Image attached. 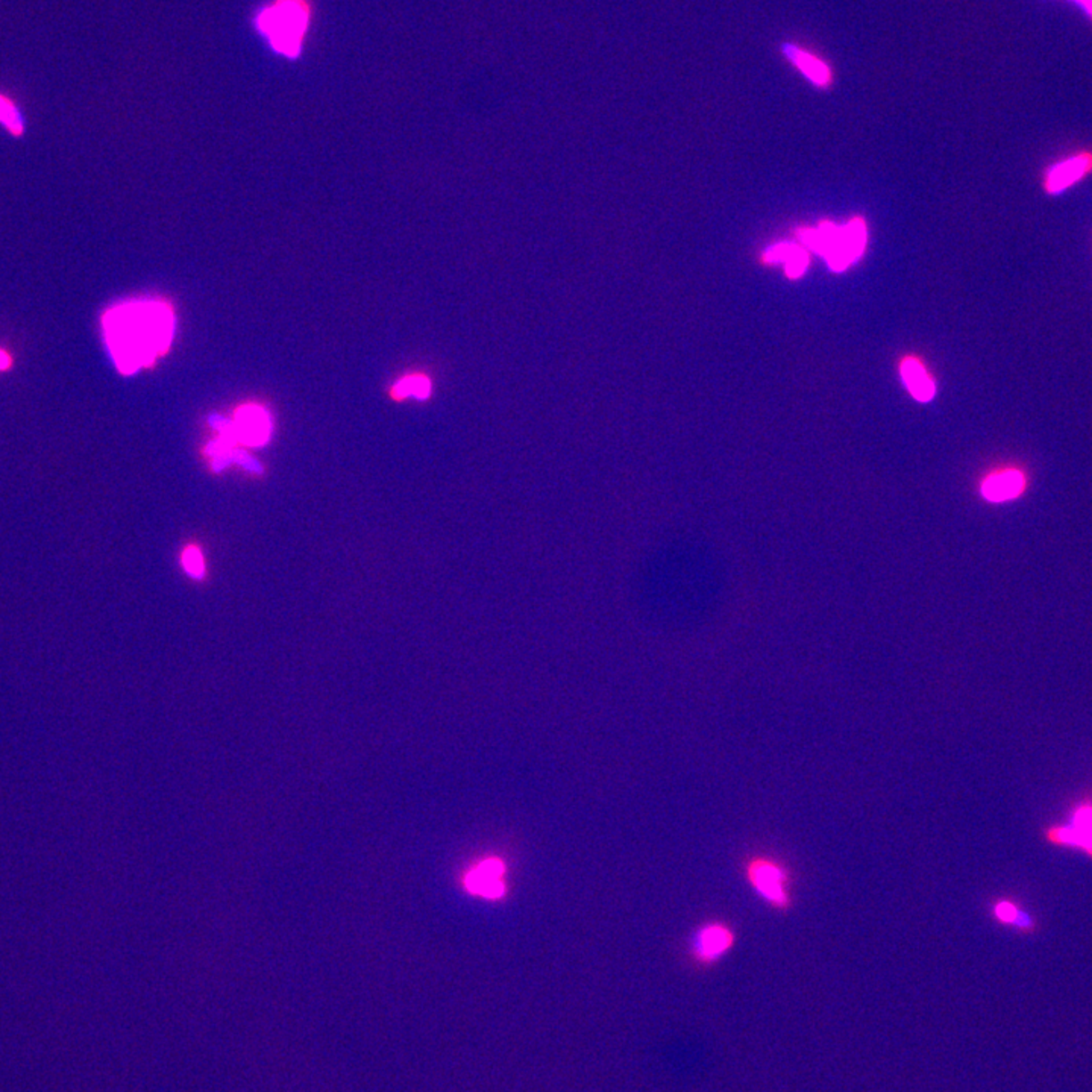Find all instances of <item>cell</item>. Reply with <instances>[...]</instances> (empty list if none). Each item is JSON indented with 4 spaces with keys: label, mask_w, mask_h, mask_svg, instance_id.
Listing matches in <instances>:
<instances>
[{
    "label": "cell",
    "mask_w": 1092,
    "mask_h": 1092,
    "mask_svg": "<svg viewBox=\"0 0 1092 1092\" xmlns=\"http://www.w3.org/2000/svg\"><path fill=\"white\" fill-rule=\"evenodd\" d=\"M102 326L114 365L123 375H133L168 354L175 333V315L172 307L163 300H129L110 308L103 315Z\"/></svg>",
    "instance_id": "1"
},
{
    "label": "cell",
    "mask_w": 1092,
    "mask_h": 1092,
    "mask_svg": "<svg viewBox=\"0 0 1092 1092\" xmlns=\"http://www.w3.org/2000/svg\"><path fill=\"white\" fill-rule=\"evenodd\" d=\"M315 17L311 0H272L254 17L255 31L265 38L270 51L289 62L304 52L307 34Z\"/></svg>",
    "instance_id": "2"
},
{
    "label": "cell",
    "mask_w": 1092,
    "mask_h": 1092,
    "mask_svg": "<svg viewBox=\"0 0 1092 1092\" xmlns=\"http://www.w3.org/2000/svg\"><path fill=\"white\" fill-rule=\"evenodd\" d=\"M800 239L810 250L823 255L833 270H843L864 252L866 243V229L862 220H853L845 226L821 224L817 229H804Z\"/></svg>",
    "instance_id": "3"
},
{
    "label": "cell",
    "mask_w": 1092,
    "mask_h": 1092,
    "mask_svg": "<svg viewBox=\"0 0 1092 1092\" xmlns=\"http://www.w3.org/2000/svg\"><path fill=\"white\" fill-rule=\"evenodd\" d=\"M743 877L769 909L780 914H788L792 909V873L777 858L768 854L748 858L743 864Z\"/></svg>",
    "instance_id": "4"
},
{
    "label": "cell",
    "mask_w": 1092,
    "mask_h": 1092,
    "mask_svg": "<svg viewBox=\"0 0 1092 1092\" xmlns=\"http://www.w3.org/2000/svg\"><path fill=\"white\" fill-rule=\"evenodd\" d=\"M1092 175V151L1082 149L1053 161L1042 173V190L1048 196H1061Z\"/></svg>",
    "instance_id": "5"
},
{
    "label": "cell",
    "mask_w": 1092,
    "mask_h": 1092,
    "mask_svg": "<svg viewBox=\"0 0 1092 1092\" xmlns=\"http://www.w3.org/2000/svg\"><path fill=\"white\" fill-rule=\"evenodd\" d=\"M736 944V932L726 921H710L692 935L691 956L702 965H713Z\"/></svg>",
    "instance_id": "6"
},
{
    "label": "cell",
    "mask_w": 1092,
    "mask_h": 1092,
    "mask_svg": "<svg viewBox=\"0 0 1092 1092\" xmlns=\"http://www.w3.org/2000/svg\"><path fill=\"white\" fill-rule=\"evenodd\" d=\"M505 873L507 866L499 858L478 860L463 875V890L473 897L498 901L507 895Z\"/></svg>",
    "instance_id": "7"
},
{
    "label": "cell",
    "mask_w": 1092,
    "mask_h": 1092,
    "mask_svg": "<svg viewBox=\"0 0 1092 1092\" xmlns=\"http://www.w3.org/2000/svg\"><path fill=\"white\" fill-rule=\"evenodd\" d=\"M237 442L246 447H263L270 437V419L265 408L259 406H240L231 422Z\"/></svg>",
    "instance_id": "8"
},
{
    "label": "cell",
    "mask_w": 1092,
    "mask_h": 1092,
    "mask_svg": "<svg viewBox=\"0 0 1092 1092\" xmlns=\"http://www.w3.org/2000/svg\"><path fill=\"white\" fill-rule=\"evenodd\" d=\"M1047 839L1057 845L1079 847L1092 856V806L1077 809L1071 825L1048 830Z\"/></svg>",
    "instance_id": "9"
},
{
    "label": "cell",
    "mask_w": 1092,
    "mask_h": 1092,
    "mask_svg": "<svg viewBox=\"0 0 1092 1092\" xmlns=\"http://www.w3.org/2000/svg\"><path fill=\"white\" fill-rule=\"evenodd\" d=\"M783 53L786 56V60L815 86H827L832 82L830 67L812 52L789 43L783 46Z\"/></svg>",
    "instance_id": "10"
},
{
    "label": "cell",
    "mask_w": 1092,
    "mask_h": 1092,
    "mask_svg": "<svg viewBox=\"0 0 1092 1092\" xmlns=\"http://www.w3.org/2000/svg\"><path fill=\"white\" fill-rule=\"evenodd\" d=\"M1022 489H1024V478L1022 473L1007 471V472L997 473L988 478L983 483L981 493L988 501L1001 503V501L1016 498L1022 492Z\"/></svg>",
    "instance_id": "11"
},
{
    "label": "cell",
    "mask_w": 1092,
    "mask_h": 1092,
    "mask_svg": "<svg viewBox=\"0 0 1092 1092\" xmlns=\"http://www.w3.org/2000/svg\"><path fill=\"white\" fill-rule=\"evenodd\" d=\"M901 375L916 401L927 402L935 397V384L930 380L924 367L921 366L918 361H905L901 366Z\"/></svg>",
    "instance_id": "12"
},
{
    "label": "cell",
    "mask_w": 1092,
    "mask_h": 1092,
    "mask_svg": "<svg viewBox=\"0 0 1092 1092\" xmlns=\"http://www.w3.org/2000/svg\"><path fill=\"white\" fill-rule=\"evenodd\" d=\"M765 259L768 263H784L791 278L801 276L809 265L808 254L795 244H777L768 250Z\"/></svg>",
    "instance_id": "13"
},
{
    "label": "cell",
    "mask_w": 1092,
    "mask_h": 1092,
    "mask_svg": "<svg viewBox=\"0 0 1092 1092\" xmlns=\"http://www.w3.org/2000/svg\"><path fill=\"white\" fill-rule=\"evenodd\" d=\"M431 380L423 374H410L399 378L390 389V398L393 401H404L406 398H415L425 401L431 395Z\"/></svg>",
    "instance_id": "14"
},
{
    "label": "cell",
    "mask_w": 1092,
    "mask_h": 1092,
    "mask_svg": "<svg viewBox=\"0 0 1092 1092\" xmlns=\"http://www.w3.org/2000/svg\"><path fill=\"white\" fill-rule=\"evenodd\" d=\"M0 125L14 137H21L26 131L25 114L17 102L5 93H0Z\"/></svg>",
    "instance_id": "15"
},
{
    "label": "cell",
    "mask_w": 1092,
    "mask_h": 1092,
    "mask_svg": "<svg viewBox=\"0 0 1092 1092\" xmlns=\"http://www.w3.org/2000/svg\"><path fill=\"white\" fill-rule=\"evenodd\" d=\"M183 566L184 570L187 571L188 575H192L194 579H201L205 572V563H203L202 553L199 551L198 546H187L183 553Z\"/></svg>",
    "instance_id": "16"
},
{
    "label": "cell",
    "mask_w": 1092,
    "mask_h": 1092,
    "mask_svg": "<svg viewBox=\"0 0 1092 1092\" xmlns=\"http://www.w3.org/2000/svg\"><path fill=\"white\" fill-rule=\"evenodd\" d=\"M1020 914L1022 912H1018L1016 906L1012 905L1011 901H1000L994 907V915H996L997 920L1003 923V924L1015 925L1016 920L1020 918Z\"/></svg>",
    "instance_id": "17"
},
{
    "label": "cell",
    "mask_w": 1092,
    "mask_h": 1092,
    "mask_svg": "<svg viewBox=\"0 0 1092 1092\" xmlns=\"http://www.w3.org/2000/svg\"><path fill=\"white\" fill-rule=\"evenodd\" d=\"M11 366H12V357L4 349H0V372L8 371Z\"/></svg>",
    "instance_id": "18"
},
{
    "label": "cell",
    "mask_w": 1092,
    "mask_h": 1092,
    "mask_svg": "<svg viewBox=\"0 0 1092 1092\" xmlns=\"http://www.w3.org/2000/svg\"><path fill=\"white\" fill-rule=\"evenodd\" d=\"M1077 2L1082 5L1083 10L1089 12L1092 16V0H1077Z\"/></svg>",
    "instance_id": "19"
}]
</instances>
